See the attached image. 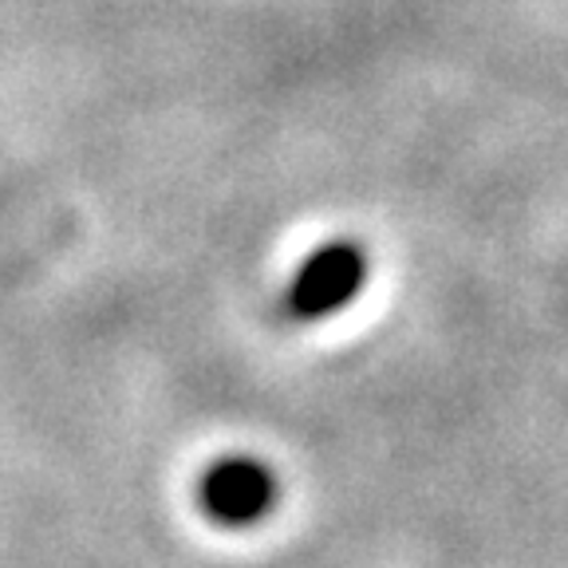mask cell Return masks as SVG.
<instances>
[{"label":"cell","instance_id":"1","mask_svg":"<svg viewBox=\"0 0 568 568\" xmlns=\"http://www.w3.org/2000/svg\"><path fill=\"white\" fill-rule=\"evenodd\" d=\"M367 257L355 241H328L320 245L293 276L288 288V312L296 320H328L332 312L347 308L364 293Z\"/></svg>","mask_w":568,"mask_h":568},{"label":"cell","instance_id":"2","mask_svg":"<svg viewBox=\"0 0 568 568\" xmlns=\"http://www.w3.org/2000/svg\"><path fill=\"white\" fill-rule=\"evenodd\" d=\"M276 501V478L265 462L257 458H222L213 462L210 474L202 478V509L217 525H257Z\"/></svg>","mask_w":568,"mask_h":568}]
</instances>
